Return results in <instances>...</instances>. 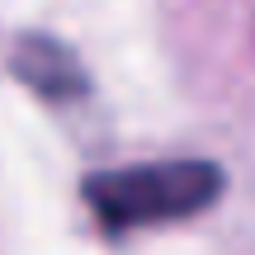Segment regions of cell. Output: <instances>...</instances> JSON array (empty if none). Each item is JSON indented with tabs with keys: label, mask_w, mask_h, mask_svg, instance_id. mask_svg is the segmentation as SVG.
I'll use <instances>...</instances> for the list:
<instances>
[{
	"label": "cell",
	"mask_w": 255,
	"mask_h": 255,
	"mask_svg": "<svg viewBox=\"0 0 255 255\" xmlns=\"http://www.w3.org/2000/svg\"><path fill=\"white\" fill-rule=\"evenodd\" d=\"M14 76L28 81L47 100H76V95H85V76L76 66V57L62 43H47V38H24L14 47Z\"/></svg>",
	"instance_id": "2"
},
{
	"label": "cell",
	"mask_w": 255,
	"mask_h": 255,
	"mask_svg": "<svg viewBox=\"0 0 255 255\" xmlns=\"http://www.w3.org/2000/svg\"><path fill=\"white\" fill-rule=\"evenodd\" d=\"M222 194V170L213 161H146L123 170H100L85 180V203L109 237L203 213Z\"/></svg>",
	"instance_id": "1"
}]
</instances>
